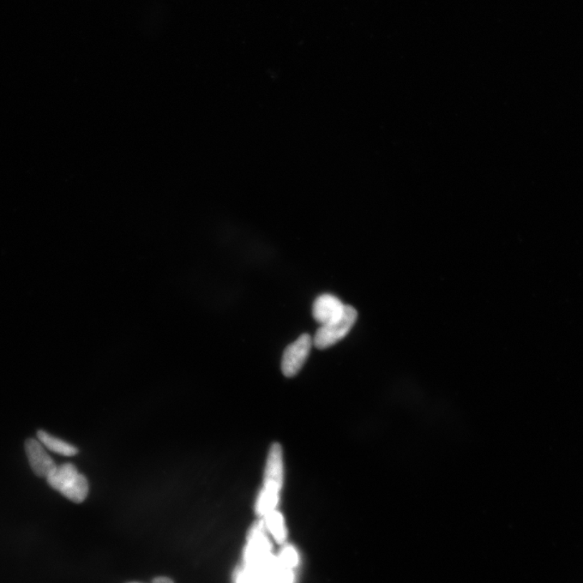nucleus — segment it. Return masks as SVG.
<instances>
[{"label": "nucleus", "instance_id": "1", "mask_svg": "<svg viewBox=\"0 0 583 583\" xmlns=\"http://www.w3.org/2000/svg\"><path fill=\"white\" fill-rule=\"evenodd\" d=\"M46 480L52 489L75 503L85 502L88 495L89 485L87 478L70 462L57 466L47 477Z\"/></svg>", "mask_w": 583, "mask_h": 583}, {"label": "nucleus", "instance_id": "2", "mask_svg": "<svg viewBox=\"0 0 583 583\" xmlns=\"http://www.w3.org/2000/svg\"><path fill=\"white\" fill-rule=\"evenodd\" d=\"M358 311L346 305L344 315L339 320L325 324L318 329L313 344L318 350H326L344 339L355 323Z\"/></svg>", "mask_w": 583, "mask_h": 583}, {"label": "nucleus", "instance_id": "3", "mask_svg": "<svg viewBox=\"0 0 583 583\" xmlns=\"http://www.w3.org/2000/svg\"><path fill=\"white\" fill-rule=\"evenodd\" d=\"M313 340L308 334H303L288 345L281 360V370L288 377L296 376L308 360Z\"/></svg>", "mask_w": 583, "mask_h": 583}, {"label": "nucleus", "instance_id": "4", "mask_svg": "<svg viewBox=\"0 0 583 583\" xmlns=\"http://www.w3.org/2000/svg\"><path fill=\"white\" fill-rule=\"evenodd\" d=\"M285 482L283 449L280 443L270 446L264 470L262 488L281 494Z\"/></svg>", "mask_w": 583, "mask_h": 583}, {"label": "nucleus", "instance_id": "5", "mask_svg": "<svg viewBox=\"0 0 583 583\" xmlns=\"http://www.w3.org/2000/svg\"><path fill=\"white\" fill-rule=\"evenodd\" d=\"M26 452L30 467L36 476L46 479L56 470L57 465L55 461L48 455L40 442L29 438L26 442Z\"/></svg>", "mask_w": 583, "mask_h": 583}, {"label": "nucleus", "instance_id": "6", "mask_svg": "<svg viewBox=\"0 0 583 583\" xmlns=\"http://www.w3.org/2000/svg\"><path fill=\"white\" fill-rule=\"evenodd\" d=\"M346 305L332 294H323L315 300L313 304V316L315 320L321 324L333 323L344 315Z\"/></svg>", "mask_w": 583, "mask_h": 583}, {"label": "nucleus", "instance_id": "7", "mask_svg": "<svg viewBox=\"0 0 583 583\" xmlns=\"http://www.w3.org/2000/svg\"><path fill=\"white\" fill-rule=\"evenodd\" d=\"M261 519H263L268 532L272 534L276 542L284 544L287 539L288 531L284 516L280 510H275Z\"/></svg>", "mask_w": 583, "mask_h": 583}, {"label": "nucleus", "instance_id": "8", "mask_svg": "<svg viewBox=\"0 0 583 583\" xmlns=\"http://www.w3.org/2000/svg\"><path fill=\"white\" fill-rule=\"evenodd\" d=\"M280 502V494L261 488L258 491L255 502V512L260 518L278 510Z\"/></svg>", "mask_w": 583, "mask_h": 583}, {"label": "nucleus", "instance_id": "9", "mask_svg": "<svg viewBox=\"0 0 583 583\" xmlns=\"http://www.w3.org/2000/svg\"><path fill=\"white\" fill-rule=\"evenodd\" d=\"M39 442L47 449L59 455L64 456H74L79 452V450L72 445L59 438L54 437L44 430L38 431Z\"/></svg>", "mask_w": 583, "mask_h": 583}, {"label": "nucleus", "instance_id": "10", "mask_svg": "<svg viewBox=\"0 0 583 583\" xmlns=\"http://www.w3.org/2000/svg\"><path fill=\"white\" fill-rule=\"evenodd\" d=\"M281 564L287 568L296 567L298 562V554L291 546H287L282 552L280 557Z\"/></svg>", "mask_w": 583, "mask_h": 583}, {"label": "nucleus", "instance_id": "11", "mask_svg": "<svg viewBox=\"0 0 583 583\" xmlns=\"http://www.w3.org/2000/svg\"><path fill=\"white\" fill-rule=\"evenodd\" d=\"M152 583H174L173 581L170 579L167 578V577H158V578H155Z\"/></svg>", "mask_w": 583, "mask_h": 583}, {"label": "nucleus", "instance_id": "12", "mask_svg": "<svg viewBox=\"0 0 583 583\" xmlns=\"http://www.w3.org/2000/svg\"><path fill=\"white\" fill-rule=\"evenodd\" d=\"M128 583H140V582H128Z\"/></svg>", "mask_w": 583, "mask_h": 583}]
</instances>
